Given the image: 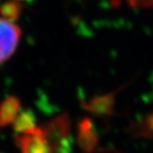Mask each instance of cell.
I'll return each instance as SVG.
<instances>
[{
  "label": "cell",
  "instance_id": "2",
  "mask_svg": "<svg viewBox=\"0 0 153 153\" xmlns=\"http://www.w3.org/2000/svg\"><path fill=\"white\" fill-rule=\"evenodd\" d=\"M131 7H149L153 5V0H127Z\"/></svg>",
  "mask_w": 153,
  "mask_h": 153
},
{
  "label": "cell",
  "instance_id": "1",
  "mask_svg": "<svg viewBox=\"0 0 153 153\" xmlns=\"http://www.w3.org/2000/svg\"><path fill=\"white\" fill-rule=\"evenodd\" d=\"M20 29L9 18L0 17V64L9 60L15 52L19 39Z\"/></svg>",
  "mask_w": 153,
  "mask_h": 153
}]
</instances>
